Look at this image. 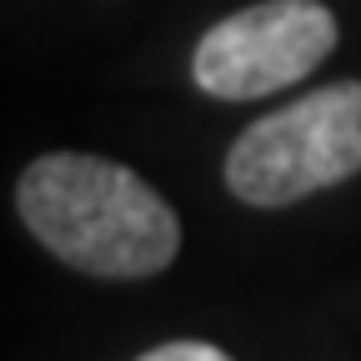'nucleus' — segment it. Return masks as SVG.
<instances>
[{
	"label": "nucleus",
	"mask_w": 361,
	"mask_h": 361,
	"mask_svg": "<svg viewBox=\"0 0 361 361\" xmlns=\"http://www.w3.org/2000/svg\"><path fill=\"white\" fill-rule=\"evenodd\" d=\"M336 51V16L322 0H261L211 25L191 56V75L206 96L256 101L301 75H311Z\"/></svg>",
	"instance_id": "3"
},
{
	"label": "nucleus",
	"mask_w": 361,
	"mask_h": 361,
	"mask_svg": "<svg viewBox=\"0 0 361 361\" xmlns=\"http://www.w3.org/2000/svg\"><path fill=\"white\" fill-rule=\"evenodd\" d=\"M361 171V80H336L236 135L226 186L246 206H291Z\"/></svg>",
	"instance_id": "2"
},
{
	"label": "nucleus",
	"mask_w": 361,
	"mask_h": 361,
	"mask_svg": "<svg viewBox=\"0 0 361 361\" xmlns=\"http://www.w3.org/2000/svg\"><path fill=\"white\" fill-rule=\"evenodd\" d=\"M141 361H231V356L221 346H211V341H166V346L146 351Z\"/></svg>",
	"instance_id": "4"
},
{
	"label": "nucleus",
	"mask_w": 361,
	"mask_h": 361,
	"mask_svg": "<svg viewBox=\"0 0 361 361\" xmlns=\"http://www.w3.org/2000/svg\"><path fill=\"white\" fill-rule=\"evenodd\" d=\"M16 206L45 251L90 276H156L180 251L176 211L121 161L51 151L20 171Z\"/></svg>",
	"instance_id": "1"
}]
</instances>
